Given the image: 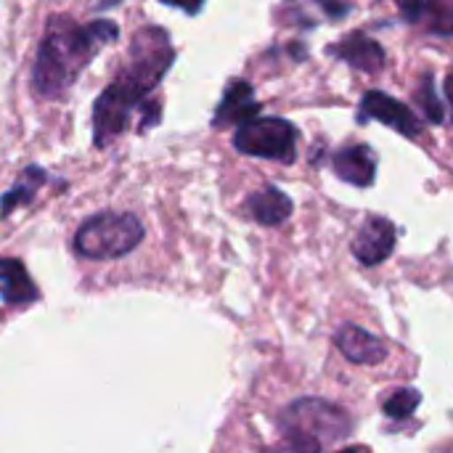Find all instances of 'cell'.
<instances>
[{"instance_id":"cell-1","label":"cell","mask_w":453,"mask_h":453,"mask_svg":"<svg viewBox=\"0 0 453 453\" xmlns=\"http://www.w3.org/2000/svg\"><path fill=\"white\" fill-rule=\"evenodd\" d=\"M119 37V27L106 19H96L93 24H77L66 13H56L45 24L42 42L37 48V61L32 66V88L42 98H58L93 56Z\"/></svg>"},{"instance_id":"cell-2","label":"cell","mask_w":453,"mask_h":453,"mask_svg":"<svg viewBox=\"0 0 453 453\" xmlns=\"http://www.w3.org/2000/svg\"><path fill=\"white\" fill-rule=\"evenodd\" d=\"M173 61H175V48L170 45L167 29L149 24L135 32L130 42L127 64L117 72L114 80H119L127 90H133L143 101L170 72Z\"/></svg>"},{"instance_id":"cell-3","label":"cell","mask_w":453,"mask_h":453,"mask_svg":"<svg viewBox=\"0 0 453 453\" xmlns=\"http://www.w3.org/2000/svg\"><path fill=\"white\" fill-rule=\"evenodd\" d=\"M143 239V223L130 212H98L74 234V252L90 260H114L133 252Z\"/></svg>"},{"instance_id":"cell-4","label":"cell","mask_w":453,"mask_h":453,"mask_svg":"<svg viewBox=\"0 0 453 453\" xmlns=\"http://www.w3.org/2000/svg\"><path fill=\"white\" fill-rule=\"evenodd\" d=\"M234 146L247 157L292 165L297 157V130L289 119L281 117H255L236 127Z\"/></svg>"},{"instance_id":"cell-5","label":"cell","mask_w":453,"mask_h":453,"mask_svg":"<svg viewBox=\"0 0 453 453\" xmlns=\"http://www.w3.org/2000/svg\"><path fill=\"white\" fill-rule=\"evenodd\" d=\"M281 430H295L303 435L316 438L321 446L332 441H342L353 430V419L345 409L337 403H329L324 398H300L289 403L279 419Z\"/></svg>"},{"instance_id":"cell-6","label":"cell","mask_w":453,"mask_h":453,"mask_svg":"<svg viewBox=\"0 0 453 453\" xmlns=\"http://www.w3.org/2000/svg\"><path fill=\"white\" fill-rule=\"evenodd\" d=\"M138 106L141 101L122 82L111 80L93 104V143L104 149L111 138H117L130 125V117Z\"/></svg>"},{"instance_id":"cell-7","label":"cell","mask_w":453,"mask_h":453,"mask_svg":"<svg viewBox=\"0 0 453 453\" xmlns=\"http://www.w3.org/2000/svg\"><path fill=\"white\" fill-rule=\"evenodd\" d=\"M358 119H361V122H366V119H380L382 125L398 130V133L406 135V138H417V135L422 133V125H419L417 114H414L406 104H401L398 98H393V96H388V93H382V90H369V93H364Z\"/></svg>"},{"instance_id":"cell-8","label":"cell","mask_w":453,"mask_h":453,"mask_svg":"<svg viewBox=\"0 0 453 453\" xmlns=\"http://www.w3.org/2000/svg\"><path fill=\"white\" fill-rule=\"evenodd\" d=\"M260 117V104L255 101V90L247 80H231L218 109H215V117H212V127L215 130H223V127H239L250 119Z\"/></svg>"},{"instance_id":"cell-9","label":"cell","mask_w":453,"mask_h":453,"mask_svg":"<svg viewBox=\"0 0 453 453\" xmlns=\"http://www.w3.org/2000/svg\"><path fill=\"white\" fill-rule=\"evenodd\" d=\"M393 250H395V226L382 215L366 218V223L361 226V231L353 242V255L364 265L374 268V265L385 263Z\"/></svg>"},{"instance_id":"cell-10","label":"cell","mask_w":453,"mask_h":453,"mask_svg":"<svg viewBox=\"0 0 453 453\" xmlns=\"http://www.w3.org/2000/svg\"><path fill=\"white\" fill-rule=\"evenodd\" d=\"M329 53H334L340 61L350 64L353 69L369 72V74H374L385 66V48L364 32L345 35L337 45L329 48Z\"/></svg>"},{"instance_id":"cell-11","label":"cell","mask_w":453,"mask_h":453,"mask_svg":"<svg viewBox=\"0 0 453 453\" xmlns=\"http://www.w3.org/2000/svg\"><path fill=\"white\" fill-rule=\"evenodd\" d=\"M337 348L342 350V356L353 364H364V366H374L382 364L388 358V345L374 337L372 332L356 326V324H345L337 332Z\"/></svg>"},{"instance_id":"cell-12","label":"cell","mask_w":453,"mask_h":453,"mask_svg":"<svg viewBox=\"0 0 453 453\" xmlns=\"http://www.w3.org/2000/svg\"><path fill=\"white\" fill-rule=\"evenodd\" d=\"M334 173L358 188H369L377 175V157L366 143L345 146L334 154Z\"/></svg>"},{"instance_id":"cell-13","label":"cell","mask_w":453,"mask_h":453,"mask_svg":"<svg viewBox=\"0 0 453 453\" xmlns=\"http://www.w3.org/2000/svg\"><path fill=\"white\" fill-rule=\"evenodd\" d=\"M0 297L8 305H27L37 300V287L16 257H0Z\"/></svg>"},{"instance_id":"cell-14","label":"cell","mask_w":453,"mask_h":453,"mask_svg":"<svg viewBox=\"0 0 453 453\" xmlns=\"http://www.w3.org/2000/svg\"><path fill=\"white\" fill-rule=\"evenodd\" d=\"M247 210L255 218V223H260V226H279V223H284L292 215L295 204H292V199L281 188L265 186V188L255 191L247 199Z\"/></svg>"},{"instance_id":"cell-15","label":"cell","mask_w":453,"mask_h":453,"mask_svg":"<svg viewBox=\"0 0 453 453\" xmlns=\"http://www.w3.org/2000/svg\"><path fill=\"white\" fill-rule=\"evenodd\" d=\"M42 183H45V173H42L37 165H29V167L19 175L16 186L3 196V202H0V215L5 218V215H11L19 204H29Z\"/></svg>"},{"instance_id":"cell-16","label":"cell","mask_w":453,"mask_h":453,"mask_svg":"<svg viewBox=\"0 0 453 453\" xmlns=\"http://www.w3.org/2000/svg\"><path fill=\"white\" fill-rule=\"evenodd\" d=\"M419 403H422L419 390L403 388V390L393 393V395L385 401L382 411H385V417H390V419H395V422H403V419H409V417L419 409Z\"/></svg>"},{"instance_id":"cell-17","label":"cell","mask_w":453,"mask_h":453,"mask_svg":"<svg viewBox=\"0 0 453 453\" xmlns=\"http://www.w3.org/2000/svg\"><path fill=\"white\" fill-rule=\"evenodd\" d=\"M419 104H422V109H425L427 122H433V125H443V122H446V106H443V101H441V96H438V90H435V77H433L430 72L422 74Z\"/></svg>"},{"instance_id":"cell-18","label":"cell","mask_w":453,"mask_h":453,"mask_svg":"<svg viewBox=\"0 0 453 453\" xmlns=\"http://www.w3.org/2000/svg\"><path fill=\"white\" fill-rule=\"evenodd\" d=\"M321 443L311 435L295 433V430H284L281 441L271 449H265L263 453H321Z\"/></svg>"},{"instance_id":"cell-19","label":"cell","mask_w":453,"mask_h":453,"mask_svg":"<svg viewBox=\"0 0 453 453\" xmlns=\"http://www.w3.org/2000/svg\"><path fill=\"white\" fill-rule=\"evenodd\" d=\"M430 27L435 35L449 37L453 32V0H430Z\"/></svg>"},{"instance_id":"cell-20","label":"cell","mask_w":453,"mask_h":453,"mask_svg":"<svg viewBox=\"0 0 453 453\" xmlns=\"http://www.w3.org/2000/svg\"><path fill=\"white\" fill-rule=\"evenodd\" d=\"M138 109H141V133H146L154 125H159V119H162V104L159 101L146 98V101H141Z\"/></svg>"},{"instance_id":"cell-21","label":"cell","mask_w":453,"mask_h":453,"mask_svg":"<svg viewBox=\"0 0 453 453\" xmlns=\"http://www.w3.org/2000/svg\"><path fill=\"white\" fill-rule=\"evenodd\" d=\"M398 8L406 21H419L425 13V0H398Z\"/></svg>"},{"instance_id":"cell-22","label":"cell","mask_w":453,"mask_h":453,"mask_svg":"<svg viewBox=\"0 0 453 453\" xmlns=\"http://www.w3.org/2000/svg\"><path fill=\"white\" fill-rule=\"evenodd\" d=\"M159 3L173 5V8H180V11H186L188 16H196V13L202 11V5H204V0H159Z\"/></svg>"},{"instance_id":"cell-23","label":"cell","mask_w":453,"mask_h":453,"mask_svg":"<svg viewBox=\"0 0 453 453\" xmlns=\"http://www.w3.org/2000/svg\"><path fill=\"white\" fill-rule=\"evenodd\" d=\"M332 19H340V16H345L348 11H350V5L348 3H340V0H316Z\"/></svg>"},{"instance_id":"cell-24","label":"cell","mask_w":453,"mask_h":453,"mask_svg":"<svg viewBox=\"0 0 453 453\" xmlns=\"http://www.w3.org/2000/svg\"><path fill=\"white\" fill-rule=\"evenodd\" d=\"M98 11H106V8H111V5H119L122 0H90Z\"/></svg>"},{"instance_id":"cell-25","label":"cell","mask_w":453,"mask_h":453,"mask_svg":"<svg viewBox=\"0 0 453 453\" xmlns=\"http://www.w3.org/2000/svg\"><path fill=\"white\" fill-rule=\"evenodd\" d=\"M340 453H364V451H358V449H345V451H340Z\"/></svg>"}]
</instances>
